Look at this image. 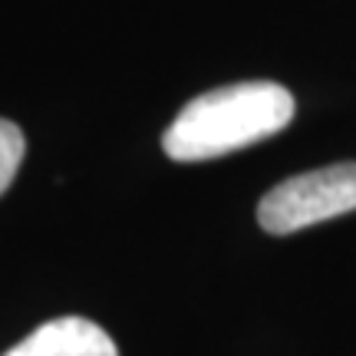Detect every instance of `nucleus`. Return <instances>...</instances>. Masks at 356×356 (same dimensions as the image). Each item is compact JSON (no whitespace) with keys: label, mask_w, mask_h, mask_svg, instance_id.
Returning a JSON list of instances; mask_svg holds the SVG:
<instances>
[{"label":"nucleus","mask_w":356,"mask_h":356,"mask_svg":"<svg viewBox=\"0 0 356 356\" xmlns=\"http://www.w3.org/2000/svg\"><path fill=\"white\" fill-rule=\"evenodd\" d=\"M293 119V96L280 83H234L191 99L162 136L175 162H208L277 136Z\"/></svg>","instance_id":"1"},{"label":"nucleus","mask_w":356,"mask_h":356,"mask_svg":"<svg viewBox=\"0 0 356 356\" xmlns=\"http://www.w3.org/2000/svg\"><path fill=\"white\" fill-rule=\"evenodd\" d=\"M350 211H356V162H340L280 181L261 198L257 221L267 234H293Z\"/></svg>","instance_id":"2"},{"label":"nucleus","mask_w":356,"mask_h":356,"mask_svg":"<svg viewBox=\"0 0 356 356\" xmlns=\"http://www.w3.org/2000/svg\"><path fill=\"white\" fill-rule=\"evenodd\" d=\"M3 356H119L113 337L86 317H60L37 330Z\"/></svg>","instance_id":"3"},{"label":"nucleus","mask_w":356,"mask_h":356,"mask_svg":"<svg viewBox=\"0 0 356 356\" xmlns=\"http://www.w3.org/2000/svg\"><path fill=\"white\" fill-rule=\"evenodd\" d=\"M24 152H26V142L20 126H13L10 119H0V195L10 188V181L17 178Z\"/></svg>","instance_id":"4"}]
</instances>
